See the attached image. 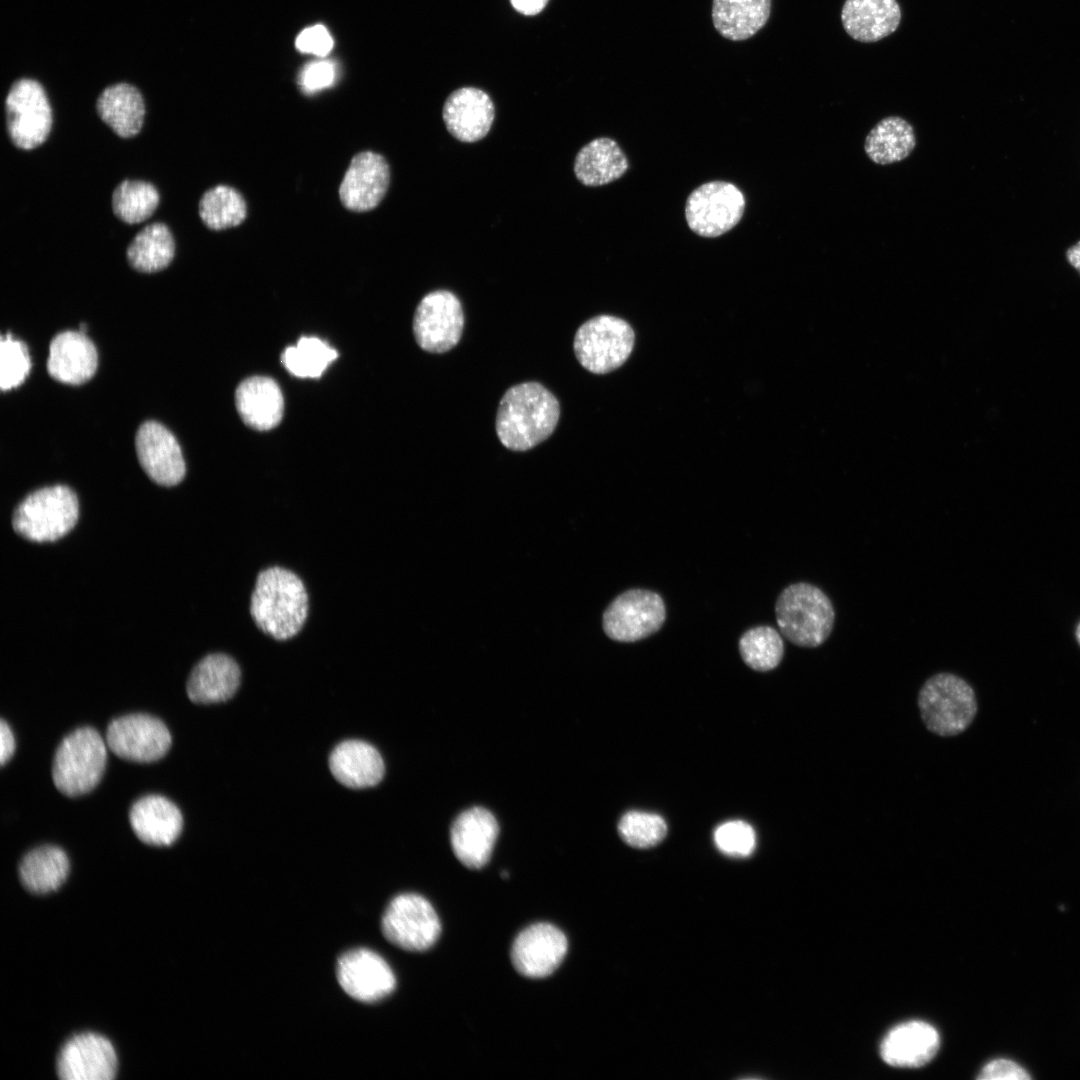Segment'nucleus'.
I'll return each instance as SVG.
<instances>
[{
  "mask_svg": "<svg viewBox=\"0 0 1080 1080\" xmlns=\"http://www.w3.org/2000/svg\"><path fill=\"white\" fill-rule=\"evenodd\" d=\"M513 7L524 15H535L547 4L548 0H510Z\"/></svg>",
  "mask_w": 1080,
  "mask_h": 1080,
  "instance_id": "a18cd8bd",
  "label": "nucleus"
},
{
  "mask_svg": "<svg viewBox=\"0 0 1080 1080\" xmlns=\"http://www.w3.org/2000/svg\"><path fill=\"white\" fill-rule=\"evenodd\" d=\"M296 46L302 52L324 56L332 49L333 39L324 26L315 25L299 34Z\"/></svg>",
  "mask_w": 1080,
  "mask_h": 1080,
  "instance_id": "79ce46f5",
  "label": "nucleus"
},
{
  "mask_svg": "<svg viewBox=\"0 0 1080 1080\" xmlns=\"http://www.w3.org/2000/svg\"><path fill=\"white\" fill-rule=\"evenodd\" d=\"M117 1054L106 1037L83 1032L69 1038L61 1047L56 1069L64 1080H110L117 1073Z\"/></svg>",
  "mask_w": 1080,
  "mask_h": 1080,
  "instance_id": "4468645a",
  "label": "nucleus"
},
{
  "mask_svg": "<svg viewBox=\"0 0 1080 1080\" xmlns=\"http://www.w3.org/2000/svg\"><path fill=\"white\" fill-rule=\"evenodd\" d=\"M335 67L328 61L309 64L300 76V85L306 93H314L331 86L335 80Z\"/></svg>",
  "mask_w": 1080,
  "mask_h": 1080,
  "instance_id": "a19ab883",
  "label": "nucleus"
},
{
  "mask_svg": "<svg viewBox=\"0 0 1080 1080\" xmlns=\"http://www.w3.org/2000/svg\"><path fill=\"white\" fill-rule=\"evenodd\" d=\"M129 822L140 841L150 846H170L180 836L183 816L168 798L150 794L136 800L129 810Z\"/></svg>",
  "mask_w": 1080,
  "mask_h": 1080,
  "instance_id": "4be33fe9",
  "label": "nucleus"
},
{
  "mask_svg": "<svg viewBox=\"0 0 1080 1080\" xmlns=\"http://www.w3.org/2000/svg\"><path fill=\"white\" fill-rule=\"evenodd\" d=\"M1030 1075L1017 1063L1008 1059H995L987 1063L978 1075L982 1080H1028Z\"/></svg>",
  "mask_w": 1080,
  "mask_h": 1080,
  "instance_id": "37998d69",
  "label": "nucleus"
},
{
  "mask_svg": "<svg viewBox=\"0 0 1080 1080\" xmlns=\"http://www.w3.org/2000/svg\"><path fill=\"white\" fill-rule=\"evenodd\" d=\"M498 832L497 821L491 812L481 807L470 808L452 825V849L463 865L479 869L489 861Z\"/></svg>",
  "mask_w": 1080,
  "mask_h": 1080,
  "instance_id": "aec40b11",
  "label": "nucleus"
},
{
  "mask_svg": "<svg viewBox=\"0 0 1080 1080\" xmlns=\"http://www.w3.org/2000/svg\"><path fill=\"white\" fill-rule=\"evenodd\" d=\"M106 744L119 758L151 763L163 758L172 744L165 723L150 714L132 713L113 719L106 729Z\"/></svg>",
  "mask_w": 1080,
  "mask_h": 1080,
  "instance_id": "9b49d317",
  "label": "nucleus"
},
{
  "mask_svg": "<svg viewBox=\"0 0 1080 1080\" xmlns=\"http://www.w3.org/2000/svg\"><path fill=\"white\" fill-rule=\"evenodd\" d=\"M442 116L448 132L454 138L472 143L481 140L490 131L495 108L491 98L483 90L462 87L447 97Z\"/></svg>",
  "mask_w": 1080,
  "mask_h": 1080,
  "instance_id": "6ab92c4d",
  "label": "nucleus"
},
{
  "mask_svg": "<svg viewBox=\"0 0 1080 1080\" xmlns=\"http://www.w3.org/2000/svg\"><path fill=\"white\" fill-rule=\"evenodd\" d=\"M628 169V161L611 138L600 137L583 146L576 155L574 173L586 186H601L619 179Z\"/></svg>",
  "mask_w": 1080,
  "mask_h": 1080,
  "instance_id": "c756f323",
  "label": "nucleus"
},
{
  "mask_svg": "<svg viewBox=\"0 0 1080 1080\" xmlns=\"http://www.w3.org/2000/svg\"><path fill=\"white\" fill-rule=\"evenodd\" d=\"M199 216L205 226L219 231L240 225L247 217L242 194L228 185L208 189L199 201Z\"/></svg>",
  "mask_w": 1080,
  "mask_h": 1080,
  "instance_id": "72a5a7b5",
  "label": "nucleus"
},
{
  "mask_svg": "<svg viewBox=\"0 0 1080 1080\" xmlns=\"http://www.w3.org/2000/svg\"><path fill=\"white\" fill-rule=\"evenodd\" d=\"M666 608L662 597L651 590L630 589L606 608L602 624L605 634L618 642H635L656 633L664 624Z\"/></svg>",
  "mask_w": 1080,
  "mask_h": 1080,
  "instance_id": "9d476101",
  "label": "nucleus"
},
{
  "mask_svg": "<svg viewBox=\"0 0 1080 1080\" xmlns=\"http://www.w3.org/2000/svg\"><path fill=\"white\" fill-rule=\"evenodd\" d=\"M713 838L717 848L732 857H747L756 845L754 829L742 820L727 821L719 825Z\"/></svg>",
  "mask_w": 1080,
  "mask_h": 1080,
  "instance_id": "ea45409f",
  "label": "nucleus"
},
{
  "mask_svg": "<svg viewBox=\"0 0 1080 1080\" xmlns=\"http://www.w3.org/2000/svg\"><path fill=\"white\" fill-rule=\"evenodd\" d=\"M464 328V312L458 297L448 290H435L419 302L413 333L417 344L431 353H444L459 342Z\"/></svg>",
  "mask_w": 1080,
  "mask_h": 1080,
  "instance_id": "ddd939ff",
  "label": "nucleus"
},
{
  "mask_svg": "<svg viewBox=\"0 0 1080 1080\" xmlns=\"http://www.w3.org/2000/svg\"><path fill=\"white\" fill-rule=\"evenodd\" d=\"M107 750L99 732L89 726L66 735L56 748L52 763L55 787L67 797L91 792L105 771Z\"/></svg>",
  "mask_w": 1080,
  "mask_h": 1080,
  "instance_id": "20e7f679",
  "label": "nucleus"
},
{
  "mask_svg": "<svg viewBox=\"0 0 1080 1080\" xmlns=\"http://www.w3.org/2000/svg\"><path fill=\"white\" fill-rule=\"evenodd\" d=\"M559 417V402L546 387L538 382L516 384L499 402L496 433L507 449L526 451L551 436Z\"/></svg>",
  "mask_w": 1080,
  "mask_h": 1080,
  "instance_id": "f257e3e1",
  "label": "nucleus"
},
{
  "mask_svg": "<svg viewBox=\"0 0 1080 1080\" xmlns=\"http://www.w3.org/2000/svg\"><path fill=\"white\" fill-rule=\"evenodd\" d=\"M337 979L353 999L371 1003L388 996L396 986L388 963L376 952L356 948L342 954L337 962Z\"/></svg>",
  "mask_w": 1080,
  "mask_h": 1080,
  "instance_id": "2eb2a0df",
  "label": "nucleus"
},
{
  "mask_svg": "<svg viewBox=\"0 0 1080 1080\" xmlns=\"http://www.w3.org/2000/svg\"><path fill=\"white\" fill-rule=\"evenodd\" d=\"M138 460L149 478L162 486L182 481L186 467L180 445L174 435L156 421L144 422L135 438Z\"/></svg>",
  "mask_w": 1080,
  "mask_h": 1080,
  "instance_id": "f3484780",
  "label": "nucleus"
},
{
  "mask_svg": "<svg viewBox=\"0 0 1080 1080\" xmlns=\"http://www.w3.org/2000/svg\"><path fill=\"white\" fill-rule=\"evenodd\" d=\"M738 646L745 664L761 672L776 668L784 655V643L780 633L767 625L753 627L744 632Z\"/></svg>",
  "mask_w": 1080,
  "mask_h": 1080,
  "instance_id": "c9c22d12",
  "label": "nucleus"
},
{
  "mask_svg": "<svg viewBox=\"0 0 1080 1080\" xmlns=\"http://www.w3.org/2000/svg\"><path fill=\"white\" fill-rule=\"evenodd\" d=\"M6 128L10 141L31 150L46 141L52 127V110L43 86L34 79L16 80L5 99Z\"/></svg>",
  "mask_w": 1080,
  "mask_h": 1080,
  "instance_id": "6e6552de",
  "label": "nucleus"
},
{
  "mask_svg": "<svg viewBox=\"0 0 1080 1080\" xmlns=\"http://www.w3.org/2000/svg\"><path fill=\"white\" fill-rule=\"evenodd\" d=\"M97 365V350L85 333L64 331L52 339L47 371L55 380L71 385L82 384L94 375Z\"/></svg>",
  "mask_w": 1080,
  "mask_h": 1080,
  "instance_id": "5701e85b",
  "label": "nucleus"
},
{
  "mask_svg": "<svg viewBox=\"0 0 1080 1080\" xmlns=\"http://www.w3.org/2000/svg\"><path fill=\"white\" fill-rule=\"evenodd\" d=\"M618 832L629 846L644 849L656 846L665 838L667 825L657 814L629 811L621 817Z\"/></svg>",
  "mask_w": 1080,
  "mask_h": 1080,
  "instance_id": "4c0bfd02",
  "label": "nucleus"
},
{
  "mask_svg": "<svg viewBox=\"0 0 1080 1080\" xmlns=\"http://www.w3.org/2000/svg\"><path fill=\"white\" fill-rule=\"evenodd\" d=\"M96 111L115 134L130 138L136 136L143 126L145 104L140 91L123 82L110 85L100 93Z\"/></svg>",
  "mask_w": 1080,
  "mask_h": 1080,
  "instance_id": "cd10ccee",
  "label": "nucleus"
},
{
  "mask_svg": "<svg viewBox=\"0 0 1080 1080\" xmlns=\"http://www.w3.org/2000/svg\"><path fill=\"white\" fill-rule=\"evenodd\" d=\"M159 201V192L150 182L125 179L113 190L111 205L118 219L138 224L154 213Z\"/></svg>",
  "mask_w": 1080,
  "mask_h": 1080,
  "instance_id": "f704fd0d",
  "label": "nucleus"
},
{
  "mask_svg": "<svg viewBox=\"0 0 1080 1080\" xmlns=\"http://www.w3.org/2000/svg\"><path fill=\"white\" fill-rule=\"evenodd\" d=\"M775 614L781 634L796 646L815 648L830 636L835 611L829 597L817 586L798 582L778 596Z\"/></svg>",
  "mask_w": 1080,
  "mask_h": 1080,
  "instance_id": "7ed1b4c3",
  "label": "nucleus"
},
{
  "mask_svg": "<svg viewBox=\"0 0 1080 1080\" xmlns=\"http://www.w3.org/2000/svg\"><path fill=\"white\" fill-rule=\"evenodd\" d=\"M940 1037L927 1022L912 1020L892 1028L880 1046L882 1059L889 1065L917 1068L928 1063L937 1053Z\"/></svg>",
  "mask_w": 1080,
  "mask_h": 1080,
  "instance_id": "412c9836",
  "label": "nucleus"
},
{
  "mask_svg": "<svg viewBox=\"0 0 1080 1080\" xmlns=\"http://www.w3.org/2000/svg\"><path fill=\"white\" fill-rule=\"evenodd\" d=\"M568 949L565 934L549 923L525 928L515 938L511 961L515 970L528 978H544L562 963Z\"/></svg>",
  "mask_w": 1080,
  "mask_h": 1080,
  "instance_id": "dca6fc26",
  "label": "nucleus"
},
{
  "mask_svg": "<svg viewBox=\"0 0 1080 1080\" xmlns=\"http://www.w3.org/2000/svg\"><path fill=\"white\" fill-rule=\"evenodd\" d=\"M70 869L67 854L55 845H43L28 851L18 867L22 885L35 894L59 889Z\"/></svg>",
  "mask_w": 1080,
  "mask_h": 1080,
  "instance_id": "7c9ffc66",
  "label": "nucleus"
},
{
  "mask_svg": "<svg viewBox=\"0 0 1080 1080\" xmlns=\"http://www.w3.org/2000/svg\"><path fill=\"white\" fill-rule=\"evenodd\" d=\"M918 707L927 729L944 737L966 730L977 712L971 686L947 672L937 673L925 681L918 695Z\"/></svg>",
  "mask_w": 1080,
  "mask_h": 1080,
  "instance_id": "423d86ee",
  "label": "nucleus"
},
{
  "mask_svg": "<svg viewBox=\"0 0 1080 1080\" xmlns=\"http://www.w3.org/2000/svg\"><path fill=\"white\" fill-rule=\"evenodd\" d=\"M235 404L243 422L258 431L276 427L284 412V399L277 382L266 376L243 380L235 391Z\"/></svg>",
  "mask_w": 1080,
  "mask_h": 1080,
  "instance_id": "393cba45",
  "label": "nucleus"
},
{
  "mask_svg": "<svg viewBox=\"0 0 1080 1080\" xmlns=\"http://www.w3.org/2000/svg\"><path fill=\"white\" fill-rule=\"evenodd\" d=\"M240 679V668L232 657L223 653L209 654L192 669L186 693L196 704L224 702L236 693Z\"/></svg>",
  "mask_w": 1080,
  "mask_h": 1080,
  "instance_id": "b1692460",
  "label": "nucleus"
},
{
  "mask_svg": "<svg viewBox=\"0 0 1080 1080\" xmlns=\"http://www.w3.org/2000/svg\"><path fill=\"white\" fill-rule=\"evenodd\" d=\"M79 518L75 492L65 485H53L30 493L16 507L12 526L26 540L53 542L68 534Z\"/></svg>",
  "mask_w": 1080,
  "mask_h": 1080,
  "instance_id": "39448f33",
  "label": "nucleus"
},
{
  "mask_svg": "<svg viewBox=\"0 0 1080 1080\" xmlns=\"http://www.w3.org/2000/svg\"><path fill=\"white\" fill-rule=\"evenodd\" d=\"M771 0H713L712 21L717 32L731 41L754 36L767 23Z\"/></svg>",
  "mask_w": 1080,
  "mask_h": 1080,
  "instance_id": "c85d7f7f",
  "label": "nucleus"
},
{
  "mask_svg": "<svg viewBox=\"0 0 1080 1080\" xmlns=\"http://www.w3.org/2000/svg\"><path fill=\"white\" fill-rule=\"evenodd\" d=\"M634 340V331L625 320L599 315L578 328L573 349L582 367L595 374H606L627 360Z\"/></svg>",
  "mask_w": 1080,
  "mask_h": 1080,
  "instance_id": "0eeeda50",
  "label": "nucleus"
},
{
  "mask_svg": "<svg viewBox=\"0 0 1080 1080\" xmlns=\"http://www.w3.org/2000/svg\"><path fill=\"white\" fill-rule=\"evenodd\" d=\"M338 357V352L317 337H301L287 347L281 361L289 373L299 378H318Z\"/></svg>",
  "mask_w": 1080,
  "mask_h": 1080,
  "instance_id": "e433bc0d",
  "label": "nucleus"
},
{
  "mask_svg": "<svg viewBox=\"0 0 1080 1080\" xmlns=\"http://www.w3.org/2000/svg\"><path fill=\"white\" fill-rule=\"evenodd\" d=\"M0 742V763L4 766L14 755L16 748L14 734L4 719L0 721Z\"/></svg>",
  "mask_w": 1080,
  "mask_h": 1080,
  "instance_id": "c03bdc74",
  "label": "nucleus"
},
{
  "mask_svg": "<svg viewBox=\"0 0 1080 1080\" xmlns=\"http://www.w3.org/2000/svg\"><path fill=\"white\" fill-rule=\"evenodd\" d=\"M744 208V196L735 185L712 181L702 184L689 195L685 216L688 226L696 234L717 237L738 224Z\"/></svg>",
  "mask_w": 1080,
  "mask_h": 1080,
  "instance_id": "f8f14e48",
  "label": "nucleus"
},
{
  "mask_svg": "<svg viewBox=\"0 0 1080 1080\" xmlns=\"http://www.w3.org/2000/svg\"><path fill=\"white\" fill-rule=\"evenodd\" d=\"M309 597L301 578L273 566L261 570L250 598V615L258 629L275 640L297 635L308 616Z\"/></svg>",
  "mask_w": 1080,
  "mask_h": 1080,
  "instance_id": "f03ea898",
  "label": "nucleus"
},
{
  "mask_svg": "<svg viewBox=\"0 0 1080 1080\" xmlns=\"http://www.w3.org/2000/svg\"><path fill=\"white\" fill-rule=\"evenodd\" d=\"M841 21L853 39L876 42L898 28L901 9L896 0H845Z\"/></svg>",
  "mask_w": 1080,
  "mask_h": 1080,
  "instance_id": "bb28decb",
  "label": "nucleus"
},
{
  "mask_svg": "<svg viewBox=\"0 0 1080 1080\" xmlns=\"http://www.w3.org/2000/svg\"><path fill=\"white\" fill-rule=\"evenodd\" d=\"M381 928L390 943L412 952L429 949L441 933V924L433 906L415 893H403L390 901L383 914Z\"/></svg>",
  "mask_w": 1080,
  "mask_h": 1080,
  "instance_id": "1a4fd4ad",
  "label": "nucleus"
},
{
  "mask_svg": "<svg viewBox=\"0 0 1080 1080\" xmlns=\"http://www.w3.org/2000/svg\"><path fill=\"white\" fill-rule=\"evenodd\" d=\"M329 768L339 783L351 789L373 787L382 780L385 772L380 753L361 740L338 744L329 756Z\"/></svg>",
  "mask_w": 1080,
  "mask_h": 1080,
  "instance_id": "a878e982",
  "label": "nucleus"
},
{
  "mask_svg": "<svg viewBox=\"0 0 1080 1080\" xmlns=\"http://www.w3.org/2000/svg\"><path fill=\"white\" fill-rule=\"evenodd\" d=\"M1067 260L1080 273V242L1067 251Z\"/></svg>",
  "mask_w": 1080,
  "mask_h": 1080,
  "instance_id": "49530a36",
  "label": "nucleus"
},
{
  "mask_svg": "<svg viewBox=\"0 0 1080 1080\" xmlns=\"http://www.w3.org/2000/svg\"><path fill=\"white\" fill-rule=\"evenodd\" d=\"M31 370V360L25 343L11 334L1 336L0 386L3 391L19 386Z\"/></svg>",
  "mask_w": 1080,
  "mask_h": 1080,
  "instance_id": "58836bf2",
  "label": "nucleus"
},
{
  "mask_svg": "<svg viewBox=\"0 0 1080 1080\" xmlns=\"http://www.w3.org/2000/svg\"><path fill=\"white\" fill-rule=\"evenodd\" d=\"M1076 637H1077V640H1078V642L1080 644V623H1079V625L1077 626V629H1076Z\"/></svg>",
  "mask_w": 1080,
  "mask_h": 1080,
  "instance_id": "de8ad7c7",
  "label": "nucleus"
},
{
  "mask_svg": "<svg viewBox=\"0 0 1080 1080\" xmlns=\"http://www.w3.org/2000/svg\"><path fill=\"white\" fill-rule=\"evenodd\" d=\"M916 146L912 125L898 116L879 121L865 139V152L876 164L888 165L907 158Z\"/></svg>",
  "mask_w": 1080,
  "mask_h": 1080,
  "instance_id": "2f4dec72",
  "label": "nucleus"
},
{
  "mask_svg": "<svg viewBox=\"0 0 1080 1080\" xmlns=\"http://www.w3.org/2000/svg\"><path fill=\"white\" fill-rule=\"evenodd\" d=\"M390 184L386 159L373 151L356 154L339 187L342 205L353 212L374 209L384 198Z\"/></svg>",
  "mask_w": 1080,
  "mask_h": 1080,
  "instance_id": "a211bd4d",
  "label": "nucleus"
},
{
  "mask_svg": "<svg viewBox=\"0 0 1080 1080\" xmlns=\"http://www.w3.org/2000/svg\"><path fill=\"white\" fill-rule=\"evenodd\" d=\"M175 255V242L164 223L155 222L141 229L126 250L129 265L144 273H154L168 267Z\"/></svg>",
  "mask_w": 1080,
  "mask_h": 1080,
  "instance_id": "473e14b6",
  "label": "nucleus"
}]
</instances>
